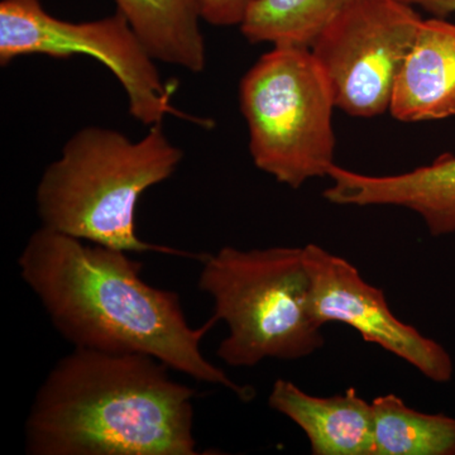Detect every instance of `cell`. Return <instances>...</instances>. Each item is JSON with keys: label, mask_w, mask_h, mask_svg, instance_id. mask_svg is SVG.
I'll list each match as a JSON object with an SVG mask.
<instances>
[{"label": "cell", "mask_w": 455, "mask_h": 455, "mask_svg": "<svg viewBox=\"0 0 455 455\" xmlns=\"http://www.w3.org/2000/svg\"><path fill=\"white\" fill-rule=\"evenodd\" d=\"M254 0H200L203 20L217 27L241 26Z\"/></svg>", "instance_id": "15"}, {"label": "cell", "mask_w": 455, "mask_h": 455, "mask_svg": "<svg viewBox=\"0 0 455 455\" xmlns=\"http://www.w3.org/2000/svg\"><path fill=\"white\" fill-rule=\"evenodd\" d=\"M358 0H254L241 23L251 44L309 47L335 17Z\"/></svg>", "instance_id": "14"}, {"label": "cell", "mask_w": 455, "mask_h": 455, "mask_svg": "<svg viewBox=\"0 0 455 455\" xmlns=\"http://www.w3.org/2000/svg\"><path fill=\"white\" fill-rule=\"evenodd\" d=\"M372 455H455V418L425 414L395 395L374 398Z\"/></svg>", "instance_id": "13"}, {"label": "cell", "mask_w": 455, "mask_h": 455, "mask_svg": "<svg viewBox=\"0 0 455 455\" xmlns=\"http://www.w3.org/2000/svg\"><path fill=\"white\" fill-rule=\"evenodd\" d=\"M304 254L311 314L320 325L343 323L430 381L447 383L453 379V359L447 349L395 316L382 290L364 281L349 260L313 243L304 247Z\"/></svg>", "instance_id": "8"}, {"label": "cell", "mask_w": 455, "mask_h": 455, "mask_svg": "<svg viewBox=\"0 0 455 455\" xmlns=\"http://www.w3.org/2000/svg\"><path fill=\"white\" fill-rule=\"evenodd\" d=\"M268 406L293 421L307 436L314 455H372V403L355 388L331 397L307 394L295 383L277 379Z\"/></svg>", "instance_id": "11"}, {"label": "cell", "mask_w": 455, "mask_h": 455, "mask_svg": "<svg viewBox=\"0 0 455 455\" xmlns=\"http://www.w3.org/2000/svg\"><path fill=\"white\" fill-rule=\"evenodd\" d=\"M116 11L142 41L156 61L193 74L206 65L200 0H114Z\"/></svg>", "instance_id": "12"}, {"label": "cell", "mask_w": 455, "mask_h": 455, "mask_svg": "<svg viewBox=\"0 0 455 455\" xmlns=\"http://www.w3.org/2000/svg\"><path fill=\"white\" fill-rule=\"evenodd\" d=\"M390 110L400 122L455 116V25L444 18L423 20L397 75Z\"/></svg>", "instance_id": "10"}, {"label": "cell", "mask_w": 455, "mask_h": 455, "mask_svg": "<svg viewBox=\"0 0 455 455\" xmlns=\"http://www.w3.org/2000/svg\"><path fill=\"white\" fill-rule=\"evenodd\" d=\"M423 18L403 0H358L335 17L310 46L335 101L352 116L390 109L397 75Z\"/></svg>", "instance_id": "7"}, {"label": "cell", "mask_w": 455, "mask_h": 455, "mask_svg": "<svg viewBox=\"0 0 455 455\" xmlns=\"http://www.w3.org/2000/svg\"><path fill=\"white\" fill-rule=\"evenodd\" d=\"M200 260L197 287L229 331L217 350L221 361L232 367L298 361L324 346L323 325L311 314L304 247H224Z\"/></svg>", "instance_id": "4"}, {"label": "cell", "mask_w": 455, "mask_h": 455, "mask_svg": "<svg viewBox=\"0 0 455 455\" xmlns=\"http://www.w3.org/2000/svg\"><path fill=\"white\" fill-rule=\"evenodd\" d=\"M412 7H420L436 18H445L455 13V0H403Z\"/></svg>", "instance_id": "16"}, {"label": "cell", "mask_w": 455, "mask_h": 455, "mask_svg": "<svg viewBox=\"0 0 455 455\" xmlns=\"http://www.w3.org/2000/svg\"><path fill=\"white\" fill-rule=\"evenodd\" d=\"M151 355L75 348L38 388L29 455H197L193 387Z\"/></svg>", "instance_id": "2"}, {"label": "cell", "mask_w": 455, "mask_h": 455, "mask_svg": "<svg viewBox=\"0 0 455 455\" xmlns=\"http://www.w3.org/2000/svg\"><path fill=\"white\" fill-rule=\"evenodd\" d=\"M239 103L257 169L291 188L329 176L337 107L309 47L274 46L242 77Z\"/></svg>", "instance_id": "5"}, {"label": "cell", "mask_w": 455, "mask_h": 455, "mask_svg": "<svg viewBox=\"0 0 455 455\" xmlns=\"http://www.w3.org/2000/svg\"><path fill=\"white\" fill-rule=\"evenodd\" d=\"M28 55L55 59L85 55L98 60L121 83L131 116L147 127L163 124L167 116L209 127L206 119L172 106L178 84L164 83L156 60L119 11L103 20L75 23L51 16L40 0H2L0 65Z\"/></svg>", "instance_id": "6"}, {"label": "cell", "mask_w": 455, "mask_h": 455, "mask_svg": "<svg viewBox=\"0 0 455 455\" xmlns=\"http://www.w3.org/2000/svg\"><path fill=\"white\" fill-rule=\"evenodd\" d=\"M333 185L323 196L337 205L398 206L420 215L433 236L455 233V156L440 155L433 164L410 172L368 176L334 164Z\"/></svg>", "instance_id": "9"}, {"label": "cell", "mask_w": 455, "mask_h": 455, "mask_svg": "<svg viewBox=\"0 0 455 455\" xmlns=\"http://www.w3.org/2000/svg\"><path fill=\"white\" fill-rule=\"evenodd\" d=\"M182 158L184 152L167 139L163 124L149 127L139 142L109 128H83L38 182L42 227L130 253L196 257L148 243L136 232L140 197L170 179Z\"/></svg>", "instance_id": "3"}, {"label": "cell", "mask_w": 455, "mask_h": 455, "mask_svg": "<svg viewBox=\"0 0 455 455\" xmlns=\"http://www.w3.org/2000/svg\"><path fill=\"white\" fill-rule=\"evenodd\" d=\"M128 253L41 227L29 236L18 267L75 348L151 355L170 370L252 400V387L233 381L203 355V338L218 320L193 328L178 293L145 283L142 263Z\"/></svg>", "instance_id": "1"}]
</instances>
